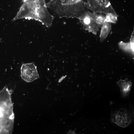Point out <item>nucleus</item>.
<instances>
[{
	"instance_id": "nucleus-1",
	"label": "nucleus",
	"mask_w": 134,
	"mask_h": 134,
	"mask_svg": "<svg viewBox=\"0 0 134 134\" xmlns=\"http://www.w3.org/2000/svg\"><path fill=\"white\" fill-rule=\"evenodd\" d=\"M23 18L38 21L49 28L52 26L54 17L48 10L45 0H24L12 21Z\"/></svg>"
},
{
	"instance_id": "nucleus-2",
	"label": "nucleus",
	"mask_w": 134,
	"mask_h": 134,
	"mask_svg": "<svg viewBox=\"0 0 134 134\" xmlns=\"http://www.w3.org/2000/svg\"><path fill=\"white\" fill-rule=\"evenodd\" d=\"M46 5L60 18H78L88 10L82 0H51Z\"/></svg>"
},
{
	"instance_id": "nucleus-3",
	"label": "nucleus",
	"mask_w": 134,
	"mask_h": 134,
	"mask_svg": "<svg viewBox=\"0 0 134 134\" xmlns=\"http://www.w3.org/2000/svg\"><path fill=\"white\" fill-rule=\"evenodd\" d=\"M86 3L88 9L93 12L104 14L105 15L111 13L118 15L109 0H87Z\"/></svg>"
},
{
	"instance_id": "nucleus-4",
	"label": "nucleus",
	"mask_w": 134,
	"mask_h": 134,
	"mask_svg": "<svg viewBox=\"0 0 134 134\" xmlns=\"http://www.w3.org/2000/svg\"><path fill=\"white\" fill-rule=\"evenodd\" d=\"M133 115L127 109L121 108L112 113L111 121L120 127H126L133 121Z\"/></svg>"
},
{
	"instance_id": "nucleus-5",
	"label": "nucleus",
	"mask_w": 134,
	"mask_h": 134,
	"mask_svg": "<svg viewBox=\"0 0 134 134\" xmlns=\"http://www.w3.org/2000/svg\"><path fill=\"white\" fill-rule=\"evenodd\" d=\"M78 19L86 30L97 34L100 27L97 23L93 13L88 10Z\"/></svg>"
},
{
	"instance_id": "nucleus-6",
	"label": "nucleus",
	"mask_w": 134,
	"mask_h": 134,
	"mask_svg": "<svg viewBox=\"0 0 134 134\" xmlns=\"http://www.w3.org/2000/svg\"><path fill=\"white\" fill-rule=\"evenodd\" d=\"M37 67L34 63L23 64L21 68V76L26 82H32L39 78Z\"/></svg>"
},
{
	"instance_id": "nucleus-7",
	"label": "nucleus",
	"mask_w": 134,
	"mask_h": 134,
	"mask_svg": "<svg viewBox=\"0 0 134 134\" xmlns=\"http://www.w3.org/2000/svg\"><path fill=\"white\" fill-rule=\"evenodd\" d=\"M13 106L11 97L0 98V120L7 118H14Z\"/></svg>"
},
{
	"instance_id": "nucleus-8",
	"label": "nucleus",
	"mask_w": 134,
	"mask_h": 134,
	"mask_svg": "<svg viewBox=\"0 0 134 134\" xmlns=\"http://www.w3.org/2000/svg\"><path fill=\"white\" fill-rule=\"evenodd\" d=\"M117 84L120 87L122 95L124 97H127L129 94L132 86V83L127 79L125 80L120 79Z\"/></svg>"
},
{
	"instance_id": "nucleus-9",
	"label": "nucleus",
	"mask_w": 134,
	"mask_h": 134,
	"mask_svg": "<svg viewBox=\"0 0 134 134\" xmlns=\"http://www.w3.org/2000/svg\"><path fill=\"white\" fill-rule=\"evenodd\" d=\"M134 34L133 31L132 34L129 42L126 43L121 41L118 44L120 49L125 52L131 53L133 55L134 52Z\"/></svg>"
},
{
	"instance_id": "nucleus-10",
	"label": "nucleus",
	"mask_w": 134,
	"mask_h": 134,
	"mask_svg": "<svg viewBox=\"0 0 134 134\" xmlns=\"http://www.w3.org/2000/svg\"><path fill=\"white\" fill-rule=\"evenodd\" d=\"M111 23L105 21L101 26L100 35V41H103L106 38L111 30Z\"/></svg>"
},
{
	"instance_id": "nucleus-11",
	"label": "nucleus",
	"mask_w": 134,
	"mask_h": 134,
	"mask_svg": "<svg viewBox=\"0 0 134 134\" xmlns=\"http://www.w3.org/2000/svg\"><path fill=\"white\" fill-rule=\"evenodd\" d=\"M93 13L97 23L101 27L105 21V15L93 12Z\"/></svg>"
},
{
	"instance_id": "nucleus-12",
	"label": "nucleus",
	"mask_w": 134,
	"mask_h": 134,
	"mask_svg": "<svg viewBox=\"0 0 134 134\" xmlns=\"http://www.w3.org/2000/svg\"><path fill=\"white\" fill-rule=\"evenodd\" d=\"M105 21L110 23H115L117 20L118 15L111 13H108L105 15Z\"/></svg>"
}]
</instances>
